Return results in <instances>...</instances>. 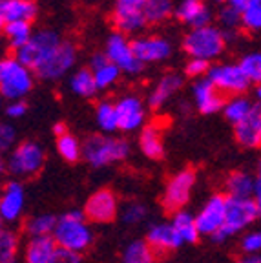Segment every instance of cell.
I'll use <instances>...</instances> for the list:
<instances>
[{"label": "cell", "instance_id": "obj_1", "mask_svg": "<svg viewBox=\"0 0 261 263\" xmlns=\"http://www.w3.org/2000/svg\"><path fill=\"white\" fill-rule=\"evenodd\" d=\"M15 57L28 66L35 77L57 81L73 68L77 49L73 42L64 41L53 29H41L24 48L16 49Z\"/></svg>", "mask_w": 261, "mask_h": 263}, {"label": "cell", "instance_id": "obj_2", "mask_svg": "<svg viewBox=\"0 0 261 263\" xmlns=\"http://www.w3.org/2000/svg\"><path fill=\"white\" fill-rule=\"evenodd\" d=\"M53 239L59 247L73 252H82L94 241V232L86 221L82 210H69L61 216L53 232Z\"/></svg>", "mask_w": 261, "mask_h": 263}, {"label": "cell", "instance_id": "obj_3", "mask_svg": "<svg viewBox=\"0 0 261 263\" xmlns=\"http://www.w3.org/2000/svg\"><path fill=\"white\" fill-rule=\"evenodd\" d=\"M227 37L216 26H204V28H194L184 35L183 49L192 59L201 61H214L225 51Z\"/></svg>", "mask_w": 261, "mask_h": 263}, {"label": "cell", "instance_id": "obj_4", "mask_svg": "<svg viewBox=\"0 0 261 263\" xmlns=\"http://www.w3.org/2000/svg\"><path fill=\"white\" fill-rule=\"evenodd\" d=\"M35 73L16 57L0 61V93L8 101H21L33 90Z\"/></svg>", "mask_w": 261, "mask_h": 263}, {"label": "cell", "instance_id": "obj_5", "mask_svg": "<svg viewBox=\"0 0 261 263\" xmlns=\"http://www.w3.org/2000/svg\"><path fill=\"white\" fill-rule=\"evenodd\" d=\"M84 159L91 166H108V164L124 161L130 154V144L123 137L114 136H91L82 146Z\"/></svg>", "mask_w": 261, "mask_h": 263}, {"label": "cell", "instance_id": "obj_6", "mask_svg": "<svg viewBox=\"0 0 261 263\" xmlns=\"http://www.w3.org/2000/svg\"><path fill=\"white\" fill-rule=\"evenodd\" d=\"M259 212L261 209L252 197H243V199L229 197V201H227V221H225L223 229L212 239L214 241H225L230 236L241 232L259 218Z\"/></svg>", "mask_w": 261, "mask_h": 263}, {"label": "cell", "instance_id": "obj_7", "mask_svg": "<svg viewBox=\"0 0 261 263\" xmlns=\"http://www.w3.org/2000/svg\"><path fill=\"white\" fill-rule=\"evenodd\" d=\"M44 159L46 156L41 144L33 141H24L16 148H13L6 163V168L16 179H28L41 172L44 166Z\"/></svg>", "mask_w": 261, "mask_h": 263}, {"label": "cell", "instance_id": "obj_8", "mask_svg": "<svg viewBox=\"0 0 261 263\" xmlns=\"http://www.w3.org/2000/svg\"><path fill=\"white\" fill-rule=\"evenodd\" d=\"M207 79L212 82L214 86L221 91L223 95H230V97H237L243 95L250 88L252 82L245 75V71L241 70L239 62H223V64H214L208 70Z\"/></svg>", "mask_w": 261, "mask_h": 263}, {"label": "cell", "instance_id": "obj_9", "mask_svg": "<svg viewBox=\"0 0 261 263\" xmlns=\"http://www.w3.org/2000/svg\"><path fill=\"white\" fill-rule=\"evenodd\" d=\"M148 0H115L114 13H111V22L115 29L123 35H135L143 31V28L148 24L144 8Z\"/></svg>", "mask_w": 261, "mask_h": 263}, {"label": "cell", "instance_id": "obj_10", "mask_svg": "<svg viewBox=\"0 0 261 263\" xmlns=\"http://www.w3.org/2000/svg\"><path fill=\"white\" fill-rule=\"evenodd\" d=\"M104 53L110 59V62H114L123 73L139 75L144 68V64L139 61L137 55H135L132 41L126 35H123V33H119V31H114L110 37H108Z\"/></svg>", "mask_w": 261, "mask_h": 263}, {"label": "cell", "instance_id": "obj_11", "mask_svg": "<svg viewBox=\"0 0 261 263\" xmlns=\"http://www.w3.org/2000/svg\"><path fill=\"white\" fill-rule=\"evenodd\" d=\"M196 185V172L192 168H183L170 177L163 194V206L166 212H181L192 196V189Z\"/></svg>", "mask_w": 261, "mask_h": 263}, {"label": "cell", "instance_id": "obj_12", "mask_svg": "<svg viewBox=\"0 0 261 263\" xmlns=\"http://www.w3.org/2000/svg\"><path fill=\"white\" fill-rule=\"evenodd\" d=\"M227 201H229V196L216 194L204 203V206L196 216V223L201 236L214 238L225 227V221H227Z\"/></svg>", "mask_w": 261, "mask_h": 263}, {"label": "cell", "instance_id": "obj_13", "mask_svg": "<svg viewBox=\"0 0 261 263\" xmlns=\"http://www.w3.org/2000/svg\"><path fill=\"white\" fill-rule=\"evenodd\" d=\"M117 119H119V130L123 132H135L139 128H144L146 121V106L137 95H124L119 99L117 104Z\"/></svg>", "mask_w": 261, "mask_h": 263}, {"label": "cell", "instance_id": "obj_14", "mask_svg": "<svg viewBox=\"0 0 261 263\" xmlns=\"http://www.w3.org/2000/svg\"><path fill=\"white\" fill-rule=\"evenodd\" d=\"M119 212V201L111 190H97L94 196L86 201L84 214L86 218L95 223H108L117 218Z\"/></svg>", "mask_w": 261, "mask_h": 263}, {"label": "cell", "instance_id": "obj_15", "mask_svg": "<svg viewBox=\"0 0 261 263\" xmlns=\"http://www.w3.org/2000/svg\"><path fill=\"white\" fill-rule=\"evenodd\" d=\"M134 51L143 64H155L166 61L172 55V44L164 37H135L132 41Z\"/></svg>", "mask_w": 261, "mask_h": 263}, {"label": "cell", "instance_id": "obj_16", "mask_svg": "<svg viewBox=\"0 0 261 263\" xmlns=\"http://www.w3.org/2000/svg\"><path fill=\"white\" fill-rule=\"evenodd\" d=\"M26 194L21 181H9L6 183L4 192L0 196V216L6 223H13L21 218L24 212Z\"/></svg>", "mask_w": 261, "mask_h": 263}, {"label": "cell", "instance_id": "obj_17", "mask_svg": "<svg viewBox=\"0 0 261 263\" xmlns=\"http://www.w3.org/2000/svg\"><path fill=\"white\" fill-rule=\"evenodd\" d=\"M194 103H196V108L201 111V114H216V111L223 110L227 99L225 95L214 86L212 82L204 79H197L194 82Z\"/></svg>", "mask_w": 261, "mask_h": 263}, {"label": "cell", "instance_id": "obj_18", "mask_svg": "<svg viewBox=\"0 0 261 263\" xmlns=\"http://www.w3.org/2000/svg\"><path fill=\"white\" fill-rule=\"evenodd\" d=\"M236 139L245 148H261V103H256L245 121L236 124Z\"/></svg>", "mask_w": 261, "mask_h": 263}, {"label": "cell", "instance_id": "obj_19", "mask_svg": "<svg viewBox=\"0 0 261 263\" xmlns=\"http://www.w3.org/2000/svg\"><path fill=\"white\" fill-rule=\"evenodd\" d=\"M176 16L183 24L192 26V29L210 26V21H212L210 9L203 0H181L176 8Z\"/></svg>", "mask_w": 261, "mask_h": 263}, {"label": "cell", "instance_id": "obj_20", "mask_svg": "<svg viewBox=\"0 0 261 263\" xmlns=\"http://www.w3.org/2000/svg\"><path fill=\"white\" fill-rule=\"evenodd\" d=\"M148 245L152 247V251L155 254H163V252L176 251L183 245V241L179 239V236L176 234V230L170 223H157L148 230L146 236Z\"/></svg>", "mask_w": 261, "mask_h": 263}, {"label": "cell", "instance_id": "obj_21", "mask_svg": "<svg viewBox=\"0 0 261 263\" xmlns=\"http://www.w3.org/2000/svg\"><path fill=\"white\" fill-rule=\"evenodd\" d=\"M37 16V4L33 0H0V22H31Z\"/></svg>", "mask_w": 261, "mask_h": 263}, {"label": "cell", "instance_id": "obj_22", "mask_svg": "<svg viewBox=\"0 0 261 263\" xmlns=\"http://www.w3.org/2000/svg\"><path fill=\"white\" fill-rule=\"evenodd\" d=\"M183 86V77L177 73H166L155 82L154 88L148 93V106L152 110H159L161 106L168 103V99L174 93L179 91V88Z\"/></svg>", "mask_w": 261, "mask_h": 263}, {"label": "cell", "instance_id": "obj_23", "mask_svg": "<svg viewBox=\"0 0 261 263\" xmlns=\"http://www.w3.org/2000/svg\"><path fill=\"white\" fill-rule=\"evenodd\" d=\"M90 70L94 71L95 82H97L99 90H106V88L114 86L119 81L123 71L119 70L114 62L106 57V53H94L90 59Z\"/></svg>", "mask_w": 261, "mask_h": 263}, {"label": "cell", "instance_id": "obj_24", "mask_svg": "<svg viewBox=\"0 0 261 263\" xmlns=\"http://www.w3.org/2000/svg\"><path fill=\"white\" fill-rule=\"evenodd\" d=\"M57 249H59V245L53 239V236L31 238L24 251V261L26 263H49Z\"/></svg>", "mask_w": 261, "mask_h": 263}, {"label": "cell", "instance_id": "obj_25", "mask_svg": "<svg viewBox=\"0 0 261 263\" xmlns=\"http://www.w3.org/2000/svg\"><path fill=\"white\" fill-rule=\"evenodd\" d=\"M139 148L148 159H161L164 152L163 146V132L157 123L146 124L139 136Z\"/></svg>", "mask_w": 261, "mask_h": 263}, {"label": "cell", "instance_id": "obj_26", "mask_svg": "<svg viewBox=\"0 0 261 263\" xmlns=\"http://www.w3.org/2000/svg\"><path fill=\"white\" fill-rule=\"evenodd\" d=\"M2 31H4L9 48H13L15 51L24 48L35 35L31 29V22H9V24L2 26Z\"/></svg>", "mask_w": 261, "mask_h": 263}, {"label": "cell", "instance_id": "obj_27", "mask_svg": "<svg viewBox=\"0 0 261 263\" xmlns=\"http://www.w3.org/2000/svg\"><path fill=\"white\" fill-rule=\"evenodd\" d=\"M170 225L174 227L176 230V234L179 236V239L183 243H194L197 238H199V229H197V223L196 218H194L192 214L188 212H177L174 214V218H172Z\"/></svg>", "mask_w": 261, "mask_h": 263}, {"label": "cell", "instance_id": "obj_28", "mask_svg": "<svg viewBox=\"0 0 261 263\" xmlns=\"http://www.w3.org/2000/svg\"><path fill=\"white\" fill-rule=\"evenodd\" d=\"M254 186H256V179H254L250 174L247 172H234L229 176L227 183H225V189L229 197H252Z\"/></svg>", "mask_w": 261, "mask_h": 263}, {"label": "cell", "instance_id": "obj_29", "mask_svg": "<svg viewBox=\"0 0 261 263\" xmlns=\"http://www.w3.org/2000/svg\"><path fill=\"white\" fill-rule=\"evenodd\" d=\"M69 90L73 91L75 95H79V97H94L99 91L94 71L90 68H81V70L75 71L71 75V79H69Z\"/></svg>", "mask_w": 261, "mask_h": 263}, {"label": "cell", "instance_id": "obj_30", "mask_svg": "<svg viewBox=\"0 0 261 263\" xmlns=\"http://www.w3.org/2000/svg\"><path fill=\"white\" fill-rule=\"evenodd\" d=\"M95 123L106 136H111L115 130H119L117 108L110 101H102L95 108Z\"/></svg>", "mask_w": 261, "mask_h": 263}, {"label": "cell", "instance_id": "obj_31", "mask_svg": "<svg viewBox=\"0 0 261 263\" xmlns=\"http://www.w3.org/2000/svg\"><path fill=\"white\" fill-rule=\"evenodd\" d=\"M252 106L254 104L250 103L245 95H237V97L227 99L223 114H225V117H227V121H230V123H234V124H239L241 121L247 119V115L250 114Z\"/></svg>", "mask_w": 261, "mask_h": 263}, {"label": "cell", "instance_id": "obj_32", "mask_svg": "<svg viewBox=\"0 0 261 263\" xmlns=\"http://www.w3.org/2000/svg\"><path fill=\"white\" fill-rule=\"evenodd\" d=\"M59 218L53 214H41V216H33L26 223V232L31 238H42V236H53L55 227H57Z\"/></svg>", "mask_w": 261, "mask_h": 263}, {"label": "cell", "instance_id": "obj_33", "mask_svg": "<svg viewBox=\"0 0 261 263\" xmlns=\"http://www.w3.org/2000/svg\"><path fill=\"white\" fill-rule=\"evenodd\" d=\"M155 252L152 251V247L148 245V241H132L126 247V251L123 254V263H152L154 261Z\"/></svg>", "mask_w": 261, "mask_h": 263}, {"label": "cell", "instance_id": "obj_34", "mask_svg": "<svg viewBox=\"0 0 261 263\" xmlns=\"http://www.w3.org/2000/svg\"><path fill=\"white\" fill-rule=\"evenodd\" d=\"M172 13H176L172 0H148L146 8H144L148 24H159V22L166 21Z\"/></svg>", "mask_w": 261, "mask_h": 263}, {"label": "cell", "instance_id": "obj_35", "mask_svg": "<svg viewBox=\"0 0 261 263\" xmlns=\"http://www.w3.org/2000/svg\"><path fill=\"white\" fill-rule=\"evenodd\" d=\"M57 150L64 161L75 163L82 154V144L77 141V137H73L68 132V134H64V136L57 137Z\"/></svg>", "mask_w": 261, "mask_h": 263}, {"label": "cell", "instance_id": "obj_36", "mask_svg": "<svg viewBox=\"0 0 261 263\" xmlns=\"http://www.w3.org/2000/svg\"><path fill=\"white\" fill-rule=\"evenodd\" d=\"M241 70L245 71L250 82L254 84H261V51H252L241 57L239 61Z\"/></svg>", "mask_w": 261, "mask_h": 263}, {"label": "cell", "instance_id": "obj_37", "mask_svg": "<svg viewBox=\"0 0 261 263\" xmlns=\"http://www.w3.org/2000/svg\"><path fill=\"white\" fill-rule=\"evenodd\" d=\"M16 247H18V238L13 230L4 229L0 232V263L16 259Z\"/></svg>", "mask_w": 261, "mask_h": 263}, {"label": "cell", "instance_id": "obj_38", "mask_svg": "<svg viewBox=\"0 0 261 263\" xmlns=\"http://www.w3.org/2000/svg\"><path fill=\"white\" fill-rule=\"evenodd\" d=\"M241 26L247 31H261V2H252L241 13Z\"/></svg>", "mask_w": 261, "mask_h": 263}, {"label": "cell", "instance_id": "obj_39", "mask_svg": "<svg viewBox=\"0 0 261 263\" xmlns=\"http://www.w3.org/2000/svg\"><path fill=\"white\" fill-rule=\"evenodd\" d=\"M146 212L148 210L144 205H141V203H137V201H132L124 205L121 218H123V221L128 223V225H135V223H141L146 218Z\"/></svg>", "mask_w": 261, "mask_h": 263}, {"label": "cell", "instance_id": "obj_40", "mask_svg": "<svg viewBox=\"0 0 261 263\" xmlns=\"http://www.w3.org/2000/svg\"><path fill=\"white\" fill-rule=\"evenodd\" d=\"M219 24L223 26L225 29H236L237 26H241V13L236 11L234 8H230V6H225V8H221L219 11Z\"/></svg>", "mask_w": 261, "mask_h": 263}, {"label": "cell", "instance_id": "obj_41", "mask_svg": "<svg viewBox=\"0 0 261 263\" xmlns=\"http://www.w3.org/2000/svg\"><path fill=\"white\" fill-rule=\"evenodd\" d=\"M241 251L243 254H259L261 252V232L252 230L241 239Z\"/></svg>", "mask_w": 261, "mask_h": 263}, {"label": "cell", "instance_id": "obj_42", "mask_svg": "<svg viewBox=\"0 0 261 263\" xmlns=\"http://www.w3.org/2000/svg\"><path fill=\"white\" fill-rule=\"evenodd\" d=\"M208 70H210V62L201 59H190L184 66V73L194 79H203L204 75H208Z\"/></svg>", "mask_w": 261, "mask_h": 263}, {"label": "cell", "instance_id": "obj_43", "mask_svg": "<svg viewBox=\"0 0 261 263\" xmlns=\"http://www.w3.org/2000/svg\"><path fill=\"white\" fill-rule=\"evenodd\" d=\"M49 263H81V256H79V252L68 251V249L59 247Z\"/></svg>", "mask_w": 261, "mask_h": 263}, {"label": "cell", "instance_id": "obj_44", "mask_svg": "<svg viewBox=\"0 0 261 263\" xmlns=\"http://www.w3.org/2000/svg\"><path fill=\"white\" fill-rule=\"evenodd\" d=\"M15 128L11 124H2L0 126V148L2 150H8L13 143H15Z\"/></svg>", "mask_w": 261, "mask_h": 263}, {"label": "cell", "instance_id": "obj_45", "mask_svg": "<svg viewBox=\"0 0 261 263\" xmlns=\"http://www.w3.org/2000/svg\"><path fill=\"white\" fill-rule=\"evenodd\" d=\"M26 111H28V104H26L24 101H13V103H9L8 108H6V115L11 117V119H18V117L26 115Z\"/></svg>", "mask_w": 261, "mask_h": 263}, {"label": "cell", "instance_id": "obj_46", "mask_svg": "<svg viewBox=\"0 0 261 263\" xmlns=\"http://www.w3.org/2000/svg\"><path fill=\"white\" fill-rule=\"evenodd\" d=\"M250 4H252V0H229V2H227V6H230V8H234L239 13L245 11Z\"/></svg>", "mask_w": 261, "mask_h": 263}, {"label": "cell", "instance_id": "obj_47", "mask_svg": "<svg viewBox=\"0 0 261 263\" xmlns=\"http://www.w3.org/2000/svg\"><path fill=\"white\" fill-rule=\"evenodd\" d=\"M236 263H261V254H243Z\"/></svg>", "mask_w": 261, "mask_h": 263}, {"label": "cell", "instance_id": "obj_48", "mask_svg": "<svg viewBox=\"0 0 261 263\" xmlns=\"http://www.w3.org/2000/svg\"><path fill=\"white\" fill-rule=\"evenodd\" d=\"M252 199L257 203V206L261 209V177H257V179H256V186H254Z\"/></svg>", "mask_w": 261, "mask_h": 263}, {"label": "cell", "instance_id": "obj_49", "mask_svg": "<svg viewBox=\"0 0 261 263\" xmlns=\"http://www.w3.org/2000/svg\"><path fill=\"white\" fill-rule=\"evenodd\" d=\"M53 132H55V136L57 137H61V136H64V134H68V132H66V126L62 123H57L53 126Z\"/></svg>", "mask_w": 261, "mask_h": 263}, {"label": "cell", "instance_id": "obj_50", "mask_svg": "<svg viewBox=\"0 0 261 263\" xmlns=\"http://www.w3.org/2000/svg\"><path fill=\"white\" fill-rule=\"evenodd\" d=\"M256 99H257V103H261V84L256 86Z\"/></svg>", "mask_w": 261, "mask_h": 263}, {"label": "cell", "instance_id": "obj_51", "mask_svg": "<svg viewBox=\"0 0 261 263\" xmlns=\"http://www.w3.org/2000/svg\"><path fill=\"white\" fill-rule=\"evenodd\" d=\"M212 2H216V4H225V2H229V0H212Z\"/></svg>", "mask_w": 261, "mask_h": 263}, {"label": "cell", "instance_id": "obj_52", "mask_svg": "<svg viewBox=\"0 0 261 263\" xmlns=\"http://www.w3.org/2000/svg\"><path fill=\"white\" fill-rule=\"evenodd\" d=\"M257 172H259V177H261V159H259V164H257Z\"/></svg>", "mask_w": 261, "mask_h": 263}, {"label": "cell", "instance_id": "obj_53", "mask_svg": "<svg viewBox=\"0 0 261 263\" xmlns=\"http://www.w3.org/2000/svg\"><path fill=\"white\" fill-rule=\"evenodd\" d=\"M2 263H16V259H11V261H2Z\"/></svg>", "mask_w": 261, "mask_h": 263}, {"label": "cell", "instance_id": "obj_54", "mask_svg": "<svg viewBox=\"0 0 261 263\" xmlns=\"http://www.w3.org/2000/svg\"><path fill=\"white\" fill-rule=\"evenodd\" d=\"M252 2H261V0H252Z\"/></svg>", "mask_w": 261, "mask_h": 263}]
</instances>
